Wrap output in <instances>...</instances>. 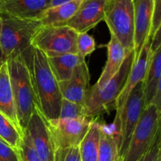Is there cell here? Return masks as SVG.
I'll list each match as a JSON object with an SVG mask.
<instances>
[{
    "mask_svg": "<svg viewBox=\"0 0 161 161\" xmlns=\"http://www.w3.org/2000/svg\"><path fill=\"white\" fill-rule=\"evenodd\" d=\"M22 53L31 72L38 108L47 121L58 119L63 98L47 57L32 46Z\"/></svg>",
    "mask_w": 161,
    "mask_h": 161,
    "instance_id": "obj_1",
    "label": "cell"
},
{
    "mask_svg": "<svg viewBox=\"0 0 161 161\" xmlns=\"http://www.w3.org/2000/svg\"><path fill=\"white\" fill-rule=\"evenodd\" d=\"M6 62L17 120L20 129L24 132L26 130L30 117L38 108L31 72L23 53L8 58Z\"/></svg>",
    "mask_w": 161,
    "mask_h": 161,
    "instance_id": "obj_2",
    "label": "cell"
},
{
    "mask_svg": "<svg viewBox=\"0 0 161 161\" xmlns=\"http://www.w3.org/2000/svg\"><path fill=\"white\" fill-rule=\"evenodd\" d=\"M135 58V50H132L127 54L119 71L104 86L88 88L85 97L87 116L97 117L105 112L115 109L116 99L124 88Z\"/></svg>",
    "mask_w": 161,
    "mask_h": 161,
    "instance_id": "obj_3",
    "label": "cell"
},
{
    "mask_svg": "<svg viewBox=\"0 0 161 161\" xmlns=\"http://www.w3.org/2000/svg\"><path fill=\"white\" fill-rule=\"evenodd\" d=\"M2 30L0 45L6 60L22 53L31 47L35 35L42 27L38 19H24L7 14H0Z\"/></svg>",
    "mask_w": 161,
    "mask_h": 161,
    "instance_id": "obj_4",
    "label": "cell"
},
{
    "mask_svg": "<svg viewBox=\"0 0 161 161\" xmlns=\"http://www.w3.org/2000/svg\"><path fill=\"white\" fill-rule=\"evenodd\" d=\"M93 119L83 116L76 119L47 121L53 146V161H64L71 148L80 146Z\"/></svg>",
    "mask_w": 161,
    "mask_h": 161,
    "instance_id": "obj_5",
    "label": "cell"
},
{
    "mask_svg": "<svg viewBox=\"0 0 161 161\" xmlns=\"http://www.w3.org/2000/svg\"><path fill=\"white\" fill-rule=\"evenodd\" d=\"M160 115L161 110L156 105L145 107L122 161H138L148 152L160 130Z\"/></svg>",
    "mask_w": 161,
    "mask_h": 161,
    "instance_id": "obj_6",
    "label": "cell"
},
{
    "mask_svg": "<svg viewBox=\"0 0 161 161\" xmlns=\"http://www.w3.org/2000/svg\"><path fill=\"white\" fill-rule=\"evenodd\" d=\"M110 34L118 39L128 53L134 50L133 0H108L104 20Z\"/></svg>",
    "mask_w": 161,
    "mask_h": 161,
    "instance_id": "obj_7",
    "label": "cell"
},
{
    "mask_svg": "<svg viewBox=\"0 0 161 161\" xmlns=\"http://www.w3.org/2000/svg\"><path fill=\"white\" fill-rule=\"evenodd\" d=\"M78 33L68 26L43 27L37 31L31 46L40 50L47 58L77 53Z\"/></svg>",
    "mask_w": 161,
    "mask_h": 161,
    "instance_id": "obj_8",
    "label": "cell"
},
{
    "mask_svg": "<svg viewBox=\"0 0 161 161\" xmlns=\"http://www.w3.org/2000/svg\"><path fill=\"white\" fill-rule=\"evenodd\" d=\"M151 42H152V37L149 36L145 42L138 56L135 58L124 88L119 94V97L116 99V105H115V109L116 113L112 127H113V132L115 134V136L116 137L117 142L119 135V130H120L121 115H122L126 102L135 86L140 82L143 81L146 76L149 59H150Z\"/></svg>",
    "mask_w": 161,
    "mask_h": 161,
    "instance_id": "obj_9",
    "label": "cell"
},
{
    "mask_svg": "<svg viewBox=\"0 0 161 161\" xmlns=\"http://www.w3.org/2000/svg\"><path fill=\"white\" fill-rule=\"evenodd\" d=\"M143 81L140 82L130 93L123 109L120 118V130L118 138L119 152L123 159L135 127L144 109Z\"/></svg>",
    "mask_w": 161,
    "mask_h": 161,
    "instance_id": "obj_10",
    "label": "cell"
},
{
    "mask_svg": "<svg viewBox=\"0 0 161 161\" xmlns=\"http://www.w3.org/2000/svg\"><path fill=\"white\" fill-rule=\"evenodd\" d=\"M108 0H83L72 18L66 23L78 34L86 33L104 20Z\"/></svg>",
    "mask_w": 161,
    "mask_h": 161,
    "instance_id": "obj_11",
    "label": "cell"
},
{
    "mask_svg": "<svg viewBox=\"0 0 161 161\" xmlns=\"http://www.w3.org/2000/svg\"><path fill=\"white\" fill-rule=\"evenodd\" d=\"M26 130L42 161H53V146L50 130L47 120L38 108L30 117Z\"/></svg>",
    "mask_w": 161,
    "mask_h": 161,
    "instance_id": "obj_12",
    "label": "cell"
},
{
    "mask_svg": "<svg viewBox=\"0 0 161 161\" xmlns=\"http://www.w3.org/2000/svg\"><path fill=\"white\" fill-rule=\"evenodd\" d=\"M133 9L135 20L134 50L137 58L149 36L153 0H133Z\"/></svg>",
    "mask_w": 161,
    "mask_h": 161,
    "instance_id": "obj_13",
    "label": "cell"
},
{
    "mask_svg": "<svg viewBox=\"0 0 161 161\" xmlns=\"http://www.w3.org/2000/svg\"><path fill=\"white\" fill-rule=\"evenodd\" d=\"M90 73L86 62L75 68L72 78L58 82L62 98L85 105L86 92L89 87Z\"/></svg>",
    "mask_w": 161,
    "mask_h": 161,
    "instance_id": "obj_14",
    "label": "cell"
},
{
    "mask_svg": "<svg viewBox=\"0 0 161 161\" xmlns=\"http://www.w3.org/2000/svg\"><path fill=\"white\" fill-rule=\"evenodd\" d=\"M51 0H0V14L24 19H38L50 8Z\"/></svg>",
    "mask_w": 161,
    "mask_h": 161,
    "instance_id": "obj_15",
    "label": "cell"
},
{
    "mask_svg": "<svg viewBox=\"0 0 161 161\" xmlns=\"http://www.w3.org/2000/svg\"><path fill=\"white\" fill-rule=\"evenodd\" d=\"M108 58L100 78L93 86L94 88H100L105 84L113 75L119 71L127 53L120 42L114 36L111 35V39L107 45Z\"/></svg>",
    "mask_w": 161,
    "mask_h": 161,
    "instance_id": "obj_16",
    "label": "cell"
},
{
    "mask_svg": "<svg viewBox=\"0 0 161 161\" xmlns=\"http://www.w3.org/2000/svg\"><path fill=\"white\" fill-rule=\"evenodd\" d=\"M83 0H74L69 3L50 7L46 9L39 20L43 27L65 26L80 6Z\"/></svg>",
    "mask_w": 161,
    "mask_h": 161,
    "instance_id": "obj_17",
    "label": "cell"
},
{
    "mask_svg": "<svg viewBox=\"0 0 161 161\" xmlns=\"http://www.w3.org/2000/svg\"><path fill=\"white\" fill-rule=\"evenodd\" d=\"M161 86V47L151 53L149 66L143 80L144 106L150 105L157 90Z\"/></svg>",
    "mask_w": 161,
    "mask_h": 161,
    "instance_id": "obj_18",
    "label": "cell"
},
{
    "mask_svg": "<svg viewBox=\"0 0 161 161\" xmlns=\"http://www.w3.org/2000/svg\"><path fill=\"white\" fill-rule=\"evenodd\" d=\"M0 113L20 127L6 61L0 64Z\"/></svg>",
    "mask_w": 161,
    "mask_h": 161,
    "instance_id": "obj_19",
    "label": "cell"
},
{
    "mask_svg": "<svg viewBox=\"0 0 161 161\" xmlns=\"http://www.w3.org/2000/svg\"><path fill=\"white\" fill-rule=\"evenodd\" d=\"M53 75L58 82H64L72 78L75 68L85 62V58L79 53H68L47 58Z\"/></svg>",
    "mask_w": 161,
    "mask_h": 161,
    "instance_id": "obj_20",
    "label": "cell"
},
{
    "mask_svg": "<svg viewBox=\"0 0 161 161\" xmlns=\"http://www.w3.org/2000/svg\"><path fill=\"white\" fill-rule=\"evenodd\" d=\"M94 118L86 135L79 146L81 161H98L101 128L102 124L98 119Z\"/></svg>",
    "mask_w": 161,
    "mask_h": 161,
    "instance_id": "obj_21",
    "label": "cell"
},
{
    "mask_svg": "<svg viewBox=\"0 0 161 161\" xmlns=\"http://www.w3.org/2000/svg\"><path fill=\"white\" fill-rule=\"evenodd\" d=\"M98 161H122L113 127L102 124Z\"/></svg>",
    "mask_w": 161,
    "mask_h": 161,
    "instance_id": "obj_22",
    "label": "cell"
},
{
    "mask_svg": "<svg viewBox=\"0 0 161 161\" xmlns=\"http://www.w3.org/2000/svg\"><path fill=\"white\" fill-rule=\"evenodd\" d=\"M24 132L21 129L0 113V138L11 147L18 150L21 143Z\"/></svg>",
    "mask_w": 161,
    "mask_h": 161,
    "instance_id": "obj_23",
    "label": "cell"
},
{
    "mask_svg": "<svg viewBox=\"0 0 161 161\" xmlns=\"http://www.w3.org/2000/svg\"><path fill=\"white\" fill-rule=\"evenodd\" d=\"M87 116L85 105L62 99L58 119H76Z\"/></svg>",
    "mask_w": 161,
    "mask_h": 161,
    "instance_id": "obj_24",
    "label": "cell"
},
{
    "mask_svg": "<svg viewBox=\"0 0 161 161\" xmlns=\"http://www.w3.org/2000/svg\"><path fill=\"white\" fill-rule=\"evenodd\" d=\"M17 151L20 161H42L26 130L24 131L21 143Z\"/></svg>",
    "mask_w": 161,
    "mask_h": 161,
    "instance_id": "obj_25",
    "label": "cell"
},
{
    "mask_svg": "<svg viewBox=\"0 0 161 161\" xmlns=\"http://www.w3.org/2000/svg\"><path fill=\"white\" fill-rule=\"evenodd\" d=\"M95 46L94 39L87 32L78 34L76 39L77 53L86 58L95 50Z\"/></svg>",
    "mask_w": 161,
    "mask_h": 161,
    "instance_id": "obj_26",
    "label": "cell"
},
{
    "mask_svg": "<svg viewBox=\"0 0 161 161\" xmlns=\"http://www.w3.org/2000/svg\"><path fill=\"white\" fill-rule=\"evenodd\" d=\"M138 161H161L160 130L157 132L150 149Z\"/></svg>",
    "mask_w": 161,
    "mask_h": 161,
    "instance_id": "obj_27",
    "label": "cell"
},
{
    "mask_svg": "<svg viewBox=\"0 0 161 161\" xmlns=\"http://www.w3.org/2000/svg\"><path fill=\"white\" fill-rule=\"evenodd\" d=\"M0 161H20L18 151L0 138Z\"/></svg>",
    "mask_w": 161,
    "mask_h": 161,
    "instance_id": "obj_28",
    "label": "cell"
},
{
    "mask_svg": "<svg viewBox=\"0 0 161 161\" xmlns=\"http://www.w3.org/2000/svg\"><path fill=\"white\" fill-rule=\"evenodd\" d=\"M161 27V0H153L152 23L149 36L152 37Z\"/></svg>",
    "mask_w": 161,
    "mask_h": 161,
    "instance_id": "obj_29",
    "label": "cell"
},
{
    "mask_svg": "<svg viewBox=\"0 0 161 161\" xmlns=\"http://www.w3.org/2000/svg\"><path fill=\"white\" fill-rule=\"evenodd\" d=\"M64 161H81L79 146H74L71 148L68 151Z\"/></svg>",
    "mask_w": 161,
    "mask_h": 161,
    "instance_id": "obj_30",
    "label": "cell"
},
{
    "mask_svg": "<svg viewBox=\"0 0 161 161\" xmlns=\"http://www.w3.org/2000/svg\"><path fill=\"white\" fill-rule=\"evenodd\" d=\"M161 47V36L160 29H159L153 36H152V42H151L150 50L151 53L155 52L157 49Z\"/></svg>",
    "mask_w": 161,
    "mask_h": 161,
    "instance_id": "obj_31",
    "label": "cell"
},
{
    "mask_svg": "<svg viewBox=\"0 0 161 161\" xmlns=\"http://www.w3.org/2000/svg\"><path fill=\"white\" fill-rule=\"evenodd\" d=\"M74 1V0H51L50 1V7H53V6H58V5L64 4V3H69V2Z\"/></svg>",
    "mask_w": 161,
    "mask_h": 161,
    "instance_id": "obj_32",
    "label": "cell"
},
{
    "mask_svg": "<svg viewBox=\"0 0 161 161\" xmlns=\"http://www.w3.org/2000/svg\"><path fill=\"white\" fill-rule=\"evenodd\" d=\"M6 60V58H5L4 55H3V49H2V47L1 45H0V64H2V63L5 62Z\"/></svg>",
    "mask_w": 161,
    "mask_h": 161,
    "instance_id": "obj_33",
    "label": "cell"
},
{
    "mask_svg": "<svg viewBox=\"0 0 161 161\" xmlns=\"http://www.w3.org/2000/svg\"><path fill=\"white\" fill-rule=\"evenodd\" d=\"M2 25H3V21H2V17L0 16V32H1V30H2Z\"/></svg>",
    "mask_w": 161,
    "mask_h": 161,
    "instance_id": "obj_34",
    "label": "cell"
}]
</instances>
